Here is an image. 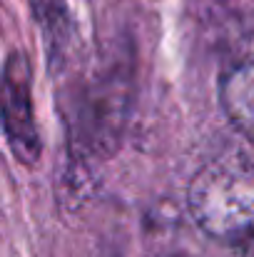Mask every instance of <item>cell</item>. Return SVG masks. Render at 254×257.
<instances>
[{
  "mask_svg": "<svg viewBox=\"0 0 254 257\" xmlns=\"http://www.w3.org/2000/svg\"><path fill=\"white\" fill-rule=\"evenodd\" d=\"M252 150H254V148H252ZM252 163H254V155H252Z\"/></svg>",
  "mask_w": 254,
  "mask_h": 257,
  "instance_id": "cell-6",
  "label": "cell"
},
{
  "mask_svg": "<svg viewBox=\"0 0 254 257\" xmlns=\"http://www.w3.org/2000/svg\"><path fill=\"white\" fill-rule=\"evenodd\" d=\"M35 23L43 33L45 40V50L50 58V65L55 68L58 63H63L65 50L70 45V15H68V3L65 0H30Z\"/></svg>",
  "mask_w": 254,
  "mask_h": 257,
  "instance_id": "cell-5",
  "label": "cell"
},
{
  "mask_svg": "<svg viewBox=\"0 0 254 257\" xmlns=\"http://www.w3.org/2000/svg\"><path fill=\"white\" fill-rule=\"evenodd\" d=\"M130 107V78L120 65L95 73L78 92L70 122L73 150L80 158H105L122 138Z\"/></svg>",
  "mask_w": 254,
  "mask_h": 257,
  "instance_id": "cell-2",
  "label": "cell"
},
{
  "mask_svg": "<svg viewBox=\"0 0 254 257\" xmlns=\"http://www.w3.org/2000/svg\"><path fill=\"white\" fill-rule=\"evenodd\" d=\"M219 100L232 125L254 148V48L224 73L219 83Z\"/></svg>",
  "mask_w": 254,
  "mask_h": 257,
  "instance_id": "cell-4",
  "label": "cell"
},
{
  "mask_svg": "<svg viewBox=\"0 0 254 257\" xmlns=\"http://www.w3.org/2000/svg\"><path fill=\"white\" fill-rule=\"evenodd\" d=\"M30 63L23 53H10L3 65V133L13 158L33 168L43 153L40 133L35 127L33 95H30Z\"/></svg>",
  "mask_w": 254,
  "mask_h": 257,
  "instance_id": "cell-3",
  "label": "cell"
},
{
  "mask_svg": "<svg viewBox=\"0 0 254 257\" xmlns=\"http://www.w3.org/2000/svg\"><path fill=\"white\" fill-rule=\"evenodd\" d=\"M187 205L204 235L232 257H254V163L244 158L207 163L192 177Z\"/></svg>",
  "mask_w": 254,
  "mask_h": 257,
  "instance_id": "cell-1",
  "label": "cell"
}]
</instances>
